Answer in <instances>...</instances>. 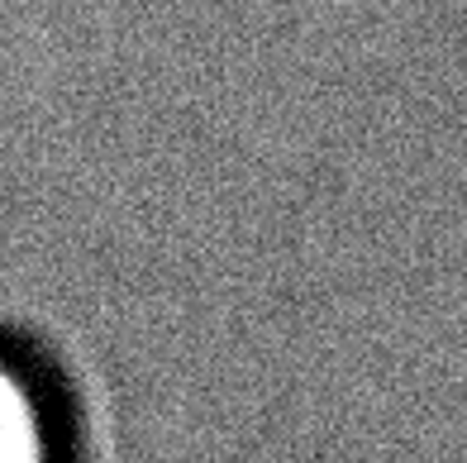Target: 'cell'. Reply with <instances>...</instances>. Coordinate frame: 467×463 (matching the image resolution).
I'll return each mask as SVG.
<instances>
[{"mask_svg": "<svg viewBox=\"0 0 467 463\" xmlns=\"http://www.w3.org/2000/svg\"><path fill=\"white\" fill-rule=\"evenodd\" d=\"M77 406L57 368L15 330H0V463H77Z\"/></svg>", "mask_w": 467, "mask_h": 463, "instance_id": "1", "label": "cell"}]
</instances>
